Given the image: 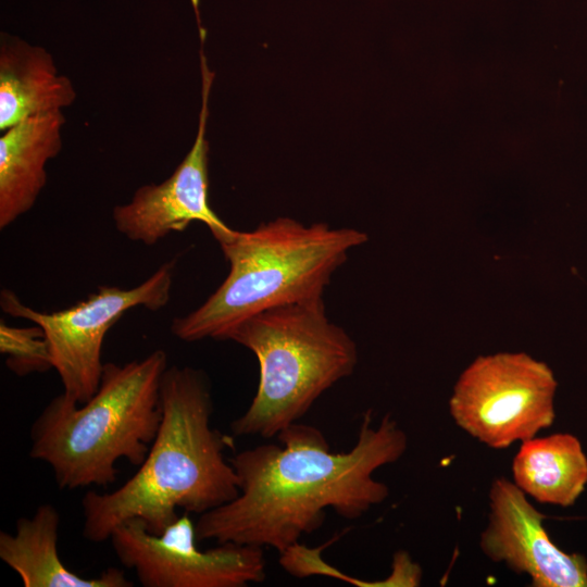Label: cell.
Wrapping results in <instances>:
<instances>
[{"instance_id": "cell-1", "label": "cell", "mask_w": 587, "mask_h": 587, "mask_svg": "<svg viewBox=\"0 0 587 587\" xmlns=\"http://www.w3.org/2000/svg\"><path fill=\"white\" fill-rule=\"evenodd\" d=\"M372 423L367 410L349 451H332L319 428L296 422L277 435L282 446L236 453L229 461L239 494L199 515L198 541L268 547L280 554L320 528L327 508L347 520L364 515L389 496L374 473L408 448L407 434L389 414L376 427Z\"/></svg>"}, {"instance_id": "cell-2", "label": "cell", "mask_w": 587, "mask_h": 587, "mask_svg": "<svg viewBox=\"0 0 587 587\" xmlns=\"http://www.w3.org/2000/svg\"><path fill=\"white\" fill-rule=\"evenodd\" d=\"M160 400V427L136 473L115 490H88L82 499V533L90 542L109 540L130 520L160 534L179 516L178 510L200 515L239 494L237 474L225 457L233 439L211 426L207 374L191 366H167Z\"/></svg>"}, {"instance_id": "cell-3", "label": "cell", "mask_w": 587, "mask_h": 587, "mask_svg": "<svg viewBox=\"0 0 587 587\" xmlns=\"http://www.w3.org/2000/svg\"><path fill=\"white\" fill-rule=\"evenodd\" d=\"M367 239L354 228L304 225L290 217L261 223L250 232L233 229L216 240L229 264L226 278L200 307L175 317L171 333L187 342L223 340L258 313L321 299L349 252Z\"/></svg>"}, {"instance_id": "cell-4", "label": "cell", "mask_w": 587, "mask_h": 587, "mask_svg": "<svg viewBox=\"0 0 587 587\" xmlns=\"http://www.w3.org/2000/svg\"><path fill=\"white\" fill-rule=\"evenodd\" d=\"M167 355L104 363L97 391L79 404L64 392L51 399L30 427L29 457L47 463L59 489L109 486L116 463L139 466L162 420L160 384Z\"/></svg>"}, {"instance_id": "cell-5", "label": "cell", "mask_w": 587, "mask_h": 587, "mask_svg": "<svg viewBox=\"0 0 587 587\" xmlns=\"http://www.w3.org/2000/svg\"><path fill=\"white\" fill-rule=\"evenodd\" d=\"M223 340L249 349L259 363L257 392L230 424L235 436H277L358 363L355 341L328 319L323 298L258 313Z\"/></svg>"}, {"instance_id": "cell-6", "label": "cell", "mask_w": 587, "mask_h": 587, "mask_svg": "<svg viewBox=\"0 0 587 587\" xmlns=\"http://www.w3.org/2000/svg\"><path fill=\"white\" fill-rule=\"evenodd\" d=\"M557 388L550 366L525 352L479 355L454 384L449 412L470 436L504 449L552 425Z\"/></svg>"}, {"instance_id": "cell-7", "label": "cell", "mask_w": 587, "mask_h": 587, "mask_svg": "<svg viewBox=\"0 0 587 587\" xmlns=\"http://www.w3.org/2000/svg\"><path fill=\"white\" fill-rule=\"evenodd\" d=\"M174 267L175 260L167 261L129 289L100 286L87 299L60 311L34 310L9 289L1 291L0 305L7 314L26 319L42 328L63 392L82 404L100 384L105 334L130 309L143 307L158 311L164 308L171 298Z\"/></svg>"}, {"instance_id": "cell-8", "label": "cell", "mask_w": 587, "mask_h": 587, "mask_svg": "<svg viewBox=\"0 0 587 587\" xmlns=\"http://www.w3.org/2000/svg\"><path fill=\"white\" fill-rule=\"evenodd\" d=\"M109 540L120 563L143 587H246L266 577L264 548L222 542L201 550L187 512L160 534L148 532L139 520L127 521Z\"/></svg>"}, {"instance_id": "cell-9", "label": "cell", "mask_w": 587, "mask_h": 587, "mask_svg": "<svg viewBox=\"0 0 587 587\" xmlns=\"http://www.w3.org/2000/svg\"><path fill=\"white\" fill-rule=\"evenodd\" d=\"M200 55L201 109L190 150L164 182L139 187L127 203L113 209L116 230L134 242L155 245L173 232H184L196 221L207 225L215 240L233 230L209 203V142L205 134L214 74L209 70L203 52Z\"/></svg>"}, {"instance_id": "cell-10", "label": "cell", "mask_w": 587, "mask_h": 587, "mask_svg": "<svg viewBox=\"0 0 587 587\" xmlns=\"http://www.w3.org/2000/svg\"><path fill=\"white\" fill-rule=\"evenodd\" d=\"M488 524L479 546L494 562L527 575L535 587H587V560L562 551L550 539L541 514L527 496L505 477L489 491Z\"/></svg>"}, {"instance_id": "cell-11", "label": "cell", "mask_w": 587, "mask_h": 587, "mask_svg": "<svg viewBox=\"0 0 587 587\" xmlns=\"http://www.w3.org/2000/svg\"><path fill=\"white\" fill-rule=\"evenodd\" d=\"M62 111L30 116L0 137V228L28 212L47 183L46 166L62 148Z\"/></svg>"}, {"instance_id": "cell-12", "label": "cell", "mask_w": 587, "mask_h": 587, "mask_svg": "<svg viewBox=\"0 0 587 587\" xmlns=\"http://www.w3.org/2000/svg\"><path fill=\"white\" fill-rule=\"evenodd\" d=\"M75 100L73 82L58 71L48 50L1 33V132L30 116L62 111Z\"/></svg>"}, {"instance_id": "cell-13", "label": "cell", "mask_w": 587, "mask_h": 587, "mask_svg": "<svg viewBox=\"0 0 587 587\" xmlns=\"http://www.w3.org/2000/svg\"><path fill=\"white\" fill-rule=\"evenodd\" d=\"M60 523L57 508L42 503L30 517L16 521L14 534L0 533V559L20 576L24 587L134 586L118 567H107L93 577L70 570L58 550Z\"/></svg>"}, {"instance_id": "cell-14", "label": "cell", "mask_w": 587, "mask_h": 587, "mask_svg": "<svg viewBox=\"0 0 587 587\" xmlns=\"http://www.w3.org/2000/svg\"><path fill=\"white\" fill-rule=\"evenodd\" d=\"M513 483L540 503L570 507L587 485V455L569 433L521 442L512 462Z\"/></svg>"}, {"instance_id": "cell-15", "label": "cell", "mask_w": 587, "mask_h": 587, "mask_svg": "<svg viewBox=\"0 0 587 587\" xmlns=\"http://www.w3.org/2000/svg\"><path fill=\"white\" fill-rule=\"evenodd\" d=\"M0 352L8 369L17 376L45 373L53 369L48 341L42 328L14 327L0 322Z\"/></svg>"}, {"instance_id": "cell-16", "label": "cell", "mask_w": 587, "mask_h": 587, "mask_svg": "<svg viewBox=\"0 0 587 587\" xmlns=\"http://www.w3.org/2000/svg\"><path fill=\"white\" fill-rule=\"evenodd\" d=\"M191 1H192V5H193L195 10L198 11V8H197V4H198L197 2L198 1L197 0H191Z\"/></svg>"}]
</instances>
